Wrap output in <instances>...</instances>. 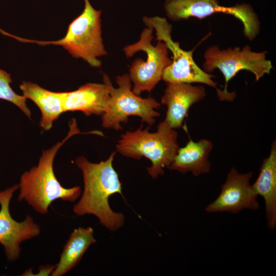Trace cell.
Returning <instances> with one entry per match:
<instances>
[{"mask_svg":"<svg viewBox=\"0 0 276 276\" xmlns=\"http://www.w3.org/2000/svg\"><path fill=\"white\" fill-rule=\"evenodd\" d=\"M251 172L239 173L232 167L218 197L205 208L208 213L228 212L233 214L248 209L256 210L260 205L251 190Z\"/></svg>","mask_w":276,"mask_h":276,"instance_id":"cell-11","label":"cell"},{"mask_svg":"<svg viewBox=\"0 0 276 276\" xmlns=\"http://www.w3.org/2000/svg\"><path fill=\"white\" fill-rule=\"evenodd\" d=\"M267 52L252 51L250 47L246 45L241 48L235 47L220 49L219 46L213 45L204 51V61L202 69L211 74L218 69L225 80L223 90L217 89V94L221 101H233L236 97L234 93L227 90L228 82L241 70H246L252 73L256 81H259L265 74H269L273 66L267 59Z\"/></svg>","mask_w":276,"mask_h":276,"instance_id":"cell-5","label":"cell"},{"mask_svg":"<svg viewBox=\"0 0 276 276\" xmlns=\"http://www.w3.org/2000/svg\"><path fill=\"white\" fill-rule=\"evenodd\" d=\"M18 189L15 185L0 191V243L4 246L7 258L13 262L19 258L20 244L38 236L40 233L39 225L33 218L27 215L25 219L18 222L12 217L9 205L13 194Z\"/></svg>","mask_w":276,"mask_h":276,"instance_id":"cell-10","label":"cell"},{"mask_svg":"<svg viewBox=\"0 0 276 276\" xmlns=\"http://www.w3.org/2000/svg\"><path fill=\"white\" fill-rule=\"evenodd\" d=\"M103 83H88L72 91L63 92V106L66 111H81L86 116L102 115L110 98L112 83L103 74Z\"/></svg>","mask_w":276,"mask_h":276,"instance_id":"cell-12","label":"cell"},{"mask_svg":"<svg viewBox=\"0 0 276 276\" xmlns=\"http://www.w3.org/2000/svg\"><path fill=\"white\" fill-rule=\"evenodd\" d=\"M143 20L146 26L153 28L156 39L164 42L173 55L171 63L164 71L162 80L166 83H202L217 89V83L213 79L214 76L205 72L195 62L194 50H183L179 42L173 40L172 26L166 18L145 16Z\"/></svg>","mask_w":276,"mask_h":276,"instance_id":"cell-8","label":"cell"},{"mask_svg":"<svg viewBox=\"0 0 276 276\" xmlns=\"http://www.w3.org/2000/svg\"><path fill=\"white\" fill-rule=\"evenodd\" d=\"M164 8L167 16L173 21L190 17L201 19L222 13L232 15L242 22L244 35L248 40L255 39L260 32L258 15L247 4L227 7L220 5L218 0H166Z\"/></svg>","mask_w":276,"mask_h":276,"instance_id":"cell-9","label":"cell"},{"mask_svg":"<svg viewBox=\"0 0 276 276\" xmlns=\"http://www.w3.org/2000/svg\"><path fill=\"white\" fill-rule=\"evenodd\" d=\"M253 194L263 197L267 225L270 229L276 226V142L271 144L269 156L263 160L259 175L251 185Z\"/></svg>","mask_w":276,"mask_h":276,"instance_id":"cell-14","label":"cell"},{"mask_svg":"<svg viewBox=\"0 0 276 276\" xmlns=\"http://www.w3.org/2000/svg\"><path fill=\"white\" fill-rule=\"evenodd\" d=\"M116 151L113 152L105 161L99 163L89 162L80 156L75 164L83 173L84 190L80 200L73 211L77 216L92 214L97 217L102 225L114 231L124 223V215L113 212L108 200L116 193L122 195V183L113 167L112 162Z\"/></svg>","mask_w":276,"mask_h":276,"instance_id":"cell-1","label":"cell"},{"mask_svg":"<svg viewBox=\"0 0 276 276\" xmlns=\"http://www.w3.org/2000/svg\"><path fill=\"white\" fill-rule=\"evenodd\" d=\"M213 148L212 142L208 140L194 142L190 139L185 146L179 148L168 168L183 173L191 172L196 176L207 173L211 169L209 157Z\"/></svg>","mask_w":276,"mask_h":276,"instance_id":"cell-16","label":"cell"},{"mask_svg":"<svg viewBox=\"0 0 276 276\" xmlns=\"http://www.w3.org/2000/svg\"><path fill=\"white\" fill-rule=\"evenodd\" d=\"M70 130L66 136L51 148L43 150L38 165L21 176L18 186V200L25 201L38 213L46 214L49 206L57 199L74 202L81 194L79 186L70 188L62 187L53 170V162L57 152L62 145L73 135L81 133L76 120L69 122Z\"/></svg>","mask_w":276,"mask_h":276,"instance_id":"cell-2","label":"cell"},{"mask_svg":"<svg viewBox=\"0 0 276 276\" xmlns=\"http://www.w3.org/2000/svg\"><path fill=\"white\" fill-rule=\"evenodd\" d=\"M116 81L118 85L111 86L110 98L106 108L101 115L102 126L116 130L122 129L121 123H126L129 116H137L142 122L149 126L155 122V118L160 116L155 110L160 104L154 98L149 97L142 98L132 91V82L128 74L118 76Z\"/></svg>","mask_w":276,"mask_h":276,"instance_id":"cell-7","label":"cell"},{"mask_svg":"<svg viewBox=\"0 0 276 276\" xmlns=\"http://www.w3.org/2000/svg\"><path fill=\"white\" fill-rule=\"evenodd\" d=\"M84 1L83 12L71 21L61 39L42 41L23 38L8 32L5 35L22 42L62 46L73 57L81 58L91 67H100L102 62L99 58L107 55L102 37V12L94 8L89 0Z\"/></svg>","mask_w":276,"mask_h":276,"instance_id":"cell-3","label":"cell"},{"mask_svg":"<svg viewBox=\"0 0 276 276\" xmlns=\"http://www.w3.org/2000/svg\"><path fill=\"white\" fill-rule=\"evenodd\" d=\"M146 26L137 42L127 45L123 49L127 57H132L140 51L145 52L147 54L146 61L136 59L129 68L128 75L133 84L132 91L136 95H140L144 91L150 93L162 80L165 69L172 62L165 43L158 40L156 45H153L151 41L154 30L150 26Z\"/></svg>","mask_w":276,"mask_h":276,"instance_id":"cell-6","label":"cell"},{"mask_svg":"<svg viewBox=\"0 0 276 276\" xmlns=\"http://www.w3.org/2000/svg\"><path fill=\"white\" fill-rule=\"evenodd\" d=\"M12 82L11 75L0 68V99L9 101L16 106L29 118L31 116V112L27 106L26 98L17 94L11 87Z\"/></svg>","mask_w":276,"mask_h":276,"instance_id":"cell-18","label":"cell"},{"mask_svg":"<svg viewBox=\"0 0 276 276\" xmlns=\"http://www.w3.org/2000/svg\"><path fill=\"white\" fill-rule=\"evenodd\" d=\"M149 126L142 130V126L133 132L126 131L116 146L122 155L132 158L145 157L151 160L152 166L147 168L148 174L156 178L164 173L176 156L179 146L177 132L165 120L157 127V131L149 132Z\"/></svg>","mask_w":276,"mask_h":276,"instance_id":"cell-4","label":"cell"},{"mask_svg":"<svg viewBox=\"0 0 276 276\" xmlns=\"http://www.w3.org/2000/svg\"><path fill=\"white\" fill-rule=\"evenodd\" d=\"M22 96L32 100L41 113L40 126L44 130H49L53 122L64 112L63 92L47 90L39 85L24 81L19 85Z\"/></svg>","mask_w":276,"mask_h":276,"instance_id":"cell-15","label":"cell"},{"mask_svg":"<svg viewBox=\"0 0 276 276\" xmlns=\"http://www.w3.org/2000/svg\"><path fill=\"white\" fill-rule=\"evenodd\" d=\"M161 103L166 106L165 120L173 129L182 127L190 107L203 100L206 92L203 85L187 83H166Z\"/></svg>","mask_w":276,"mask_h":276,"instance_id":"cell-13","label":"cell"},{"mask_svg":"<svg viewBox=\"0 0 276 276\" xmlns=\"http://www.w3.org/2000/svg\"><path fill=\"white\" fill-rule=\"evenodd\" d=\"M96 242L91 227L75 229L64 245L52 276H61L75 267L89 246Z\"/></svg>","mask_w":276,"mask_h":276,"instance_id":"cell-17","label":"cell"}]
</instances>
